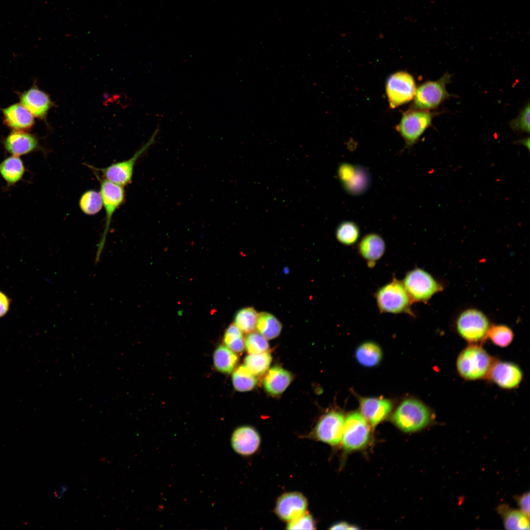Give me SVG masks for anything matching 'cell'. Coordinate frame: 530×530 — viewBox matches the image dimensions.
<instances>
[{"label": "cell", "mask_w": 530, "mask_h": 530, "mask_svg": "<svg viewBox=\"0 0 530 530\" xmlns=\"http://www.w3.org/2000/svg\"><path fill=\"white\" fill-rule=\"evenodd\" d=\"M224 342L225 345L234 352H241L245 347L242 332L235 324H231L226 329Z\"/></svg>", "instance_id": "cell-34"}, {"label": "cell", "mask_w": 530, "mask_h": 530, "mask_svg": "<svg viewBox=\"0 0 530 530\" xmlns=\"http://www.w3.org/2000/svg\"><path fill=\"white\" fill-rule=\"evenodd\" d=\"M338 176L345 191L350 194H361L369 187V173L361 166L343 163L338 167Z\"/></svg>", "instance_id": "cell-13"}, {"label": "cell", "mask_w": 530, "mask_h": 530, "mask_svg": "<svg viewBox=\"0 0 530 530\" xmlns=\"http://www.w3.org/2000/svg\"><path fill=\"white\" fill-rule=\"evenodd\" d=\"M362 415L372 426H375L389 414L392 403L386 399L365 398L360 400Z\"/></svg>", "instance_id": "cell-20"}, {"label": "cell", "mask_w": 530, "mask_h": 530, "mask_svg": "<svg viewBox=\"0 0 530 530\" xmlns=\"http://www.w3.org/2000/svg\"><path fill=\"white\" fill-rule=\"evenodd\" d=\"M272 357L267 351L250 354L244 359V365L255 375H261L268 369Z\"/></svg>", "instance_id": "cell-31"}, {"label": "cell", "mask_w": 530, "mask_h": 530, "mask_svg": "<svg viewBox=\"0 0 530 530\" xmlns=\"http://www.w3.org/2000/svg\"><path fill=\"white\" fill-rule=\"evenodd\" d=\"M494 362L491 356L481 346L471 345L459 354L456 368L464 379L476 380L488 376Z\"/></svg>", "instance_id": "cell-1"}, {"label": "cell", "mask_w": 530, "mask_h": 530, "mask_svg": "<svg viewBox=\"0 0 530 530\" xmlns=\"http://www.w3.org/2000/svg\"><path fill=\"white\" fill-rule=\"evenodd\" d=\"M79 207L85 214L93 215L98 213L103 208L100 192L93 189L84 192L80 197Z\"/></svg>", "instance_id": "cell-29"}, {"label": "cell", "mask_w": 530, "mask_h": 530, "mask_svg": "<svg viewBox=\"0 0 530 530\" xmlns=\"http://www.w3.org/2000/svg\"><path fill=\"white\" fill-rule=\"evenodd\" d=\"M355 357L361 365L367 367H374L378 364L381 359V349L378 345L373 342H365L356 349Z\"/></svg>", "instance_id": "cell-26"}, {"label": "cell", "mask_w": 530, "mask_h": 530, "mask_svg": "<svg viewBox=\"0 0 530 530\" xmlns=\"http://www.w3.org/2000/svg\"><path fill=\"white\" fill-rule=\"evenodd\" d=\"M487 337L496 345L506 347L513 341L514 334L512 330L504 325H496L489 328Z\"/></svg>", "instance_id": "cell-33"}, {"label": "cell", "mask_w": 530, "mask_h": 530, "mask_svg": "<svg viewBox=\"0 0 530 530\" xmlns=\"http://www.w3.org/2000/svg\"><path fill=\"white\" fill-rule=\"evenodd\" d=\"M261 438L258 431L250 426H242L233 433L231 444L234 450L241 455H250L259 449Z\"/></svg>", "instance_id": "cell-16"}, {"label": "cell", "mask_w": 530, "mask_h": 530, "mask_svg": "<svg viewBox=\"0 0 530 530\" xmlns=\"http://www.w3.org/2000/svg\"><path fill=\"white\" fill-rule=\"evenodd\" d=\"M307 502L301 493L293 492L284 494L278 499L275 511L283 520L292 521L306 513Z\"/></svg>", "instance_id": "cell-15"}, {"label": "cell", "mask_w": 530, "mask_h": 530, "mask_svg": "<svg viewBox=\"0 0 530 530\" xmlns=\"http://www.w3.org/2000/svg\"><path fill=\"white\" fill-rule=\"evenodd\" d=\"M213 361L214 366L218 371L229 373L235 369L238 362V357L227 346L220 345L213 352Z\"/></svg>", "instance_id": "cell-25"}, {"label": "cell", "mask_w": 530, "mask_h": 530, "mask_svg": "<svg viewBox=\"0 0 530 530\" xmlns=\"http://www.w3.org/2000/svg\"><path fill=\"white\" fill-rule=\"evenodd\" d=\"M518 505L521 511L525 515L529 517L530 515V494L527 493L518 498L517 500Z\"/></svg>", "instance_id": "cell-38"}, {"label": "cell", "mask_w": 530, "mask_h": 530, "mask_svg": "<svg viewBox=\"0 0 530 530\" xmlns=\"http://www.w3.org/2000/svg\"><path fill=\"white\" fill-rule=\"evenodd\" d=\"M4 123L14 130L26 131L34 123L33 116L21 104H15L2 109Z\"/></svg>", "instance_id": "cell-21"}, {"label": "cell", "mask_w": 530, "mask_h": 530, "mask_svg": "<svg viewBox=\"0 0 530 530\" xmlns=\"http://www.w3.org/2000/svg\"><path fill=\"white\" fill-rule=\"evenodd\" d=\"M258 333L267 340L277 337L280 334L282 325L273 315L267 312L258 314L256 326Z\"/></svg>", "instance_id": "cell-24"}, {"label": "cell", "mask_w": 530, "mask_h": 530, "mask_svg": "<svg viewBox=\"0 0 530 530\" xmlns=\"http://www.w3.org/2000/svg\"><path fill=\"white\" fill-rule=\"evenodd\" d=\"M159 129H156L148 142L128 159L113 163L104 168L87 166L103 174L104 178L117 185L124 186L132 181L134 167L137 159L155 141Z\"/></svg>", "instance_id": "cell-9"}, {"label": "cell", "mask_w": 530, "mask_h": 530, "mask_svg": "<svg viewBox=\"0 0 530 530\" xmlns=\"http://www.w3.org/2000/svg\"><path fill=\"white\" fill-rule=\"evenodd\" d=\"M258 382L255 374L244 365L239 366L232 374V383L236 390L247 392L253 389Z\"/></svg>", "instance_id": "cell-28"}, {"label": "cell", "mask_w": 530, "mask_h": 530, "mask_svg": "<svg viewBox=\"0 0 530 530\" xmlns=\"http://www.w3.org/2000/svg\"><path fill=\"white\" fill-rule=\"evenodd\" d=\"M511 128L515 131L529 133L530 104L528 103L518 116L510 122Z\"/></svg>", "instance_id": "cell-36"}, {"label": "cell", "mask_w": 530, "mask_h": 530, "mask_svg": "<svg viewBox=\"0 0 530 530\" xmlns=\"http://www.w3.org/2000/svg\"><path fill=\"white\" fill-rule=\"evenodd\" d=\"M288 530H314L315 525L311 515L304 513L301 516L289 521L287 525Z\"/></svg>", "instance_id": "cell-37"}, {"label": "cell", "mask_w": 530, "mask_h": 530, "mask_svg": "<svg viewBox=\"0 0 530 530\" xmlns=\"http://www.w3.org/2000/svg\"><path fill=\"white\" fill-rule=\"evenodd\" d=\"M100 191L103 207L106 213V225L102 238L99 243L96 260L99 261L104 247L106 237L108 232L113 215L125 199V191L123 186L117 185L104 178L99 179Z\"/></svg>", "instance_id": "cell-7"}, {"label": "cell", "mask_w": 530, "mask_h": 530, "mask_svg": "<svg viewBox=\"0 0 530 530\" xmlns=\"http://www.w3.org/2000/svg\"><path fill=\"white\" fill-rule=\"evenodd\" d=\"M428 407L418 400L407 399L398 406L392 416L394 423L404 432L417 431L425 427L431 420Z\"/></svg>", "instance_id": "cell-3"}, {"label": "cell", "mask_w": 530, "mask_h": 530, "mask_svg": "<svg viewBox=\"0 0 530 530\" xmlns=\"http://www.w3.org/2000/svg\"><path fill=\"white\" fill-rule=\"evenodd\" d=\"M433 113L428 110H409L402 115L397 130L403 138L406 145L411 146L431 125Z\"/></svg>", "instance_id": "cell-8"}, {"label": "cell", "mask_w": 530, "mask_h": 530, "mask_svg": "<svg viewBox=\"0 0 530 530\" xmlns=\"http://www.w3.org/2000/svg\"><path fill=\"white\" fill-rule=\"evenodd\" d=\"M370 428L362 414L353 412L345 419L342 443L344 448L352 451L364 448L370 439Z\"/></svg>", "instance_id": "cell-10"}, {"label": "cell", "mask_w": 530, "mask_h": 530, "mask_svg": "<svg viewBox=\"0 0 530 530\" xmlns=\"http://www.w3.org/2000/svg\"><path fill=\"white\" fill-rule=\"evenodd\" d=\"M4 146L8 152L20 156L33 152L38 147V140L24 131L13 130L6 137Z\"/></svg>", "instance_id": "cell-19"}, {"label": "cell", "mask_w": 530, "mask_h": 530, "mask_svg": "<svg viewBox=\"0 0 530 530\" xmlns=\"http://www.w3.org/2000/svg\"><path fill=\"white\" fill-rule=\"evenodd\" d=\"M359 254L367 262L369 267H373L384 255L386 244L384 239L376 233L365 235L358 242Z\"/></svg>", "instance_id": "cell-18"}, {"label": "cell", "mask_w": 530, "mask_h": 530, "mask_svg": "<svg viewBox=\"0 0 530 530\" xmlns=\"http://www.w3.org/2000/svg\"><path fill=\"white\" fill-rule=\"evenodd\" d=\"M292 380V376L289 371L274 366L268 371L264 379L263 385L268 394L277 396L286 390Z\"/></svg>", "instance_id": "cell-22"}, {"label": "cell", "mask_w": 530, "mask_h": 530, "mask_svg": "<svg viewBox=\"0 0 530 530\" xmlns=\"http://www.w3.org/2000/svg\"><path fill=\"white\" fill-rule=\"evenodd\" d=\"M258 316V313L253 307L242 308L237 313L235 324L242 332L250 333L256 328Z\"/></svg>", "instance_id": "cell-32"}, {"label": "cell", "mask_w": 530, "mask_h": 530, "mask_svg": "<svg viewBox=\"0 0 530 530\" xmlns=\"http://www.w3.org/2000/svg\"><path fill=\"white\" fill-rule=\"evenodd\" d=\"M451 76L445 74L436 81H427L416 89L413 106L415 109L427 110L433 109L447 99L450 95L446 89Z\"/></svg>", "instance_id": "cell-6"}, {"label": "cell", "mask_w": 530, "mask_h": 530, "mask_svg": "<svg viewBox=\"0 0 530 530\" xmlns=\"http://www.w3.org/2000/svg\"><path fill=\"white\" fill-rule=\"evenodd\" d=\"M375 298L381 313H405L414 316L411 309L412 302L409 295L402 282L395 278L378 289Z\"/></svg>", "instance_id": "cell-2"}, {"label": "cell", "mask_w": 530, "mask_h": 530, "mask_svg": "<svg viewBox=\"0 0 530 530\" xmlns=\"http://www.w3.org/2000/svg\"><path fill=\"white\" fill-rule=\"evenodd\" d=\"M345 419L338 411H332L324 415L315 428L317 439L332 446L340 444L342 440Z\"/></svg>", "instance_id": "cell-12"}, {"label": "cell", "mask_w": 530, "mask_h": 530, "mask_svg": "<svg viewBox=\"0 0 530 530\" xmlns=\"http://www.w3.org/2000/svg\"><path fill=\"white\" fill-rule=\"evenodd\" d=\"M412 302H425L443 290L442 286L424 270L415 268L401 281Z\"/></svg>", "instance_id": "cell-4"}, {"label": "cell", "mask_w": 530, "mask_h": 530, "mask_svg": "<svg viewBox=\"0 0 530 530\" xmlns=\"http://www.w3.org/2000/svg\"><path fill=\"white\" fill-rule=\"evenodd\" d=\"M499 511L502 516L504 527L507 530H528L530 529L529 517L521 511L509 508L506 506H500Z\"/></svg>", "instance_id": "cell-27"}, {"label": "cell", "mask_w": 530, "mask_h": 530, "mask_svg": "<svg viewBox=\"0 0 530 530\" xmlns=\"http://www.w3.org/2000/svg\"><path fill=\"white\" fill-rule=\"evenodd\" d=\"M25 168L24 163L18 156L6 158L0 163V174L8 185H13L23 177Z\"/></svg>", "instance_id": "cell-23"}, {"label": "cell", "mask_w": 530, "mask_h": 530, "mask_svg": "<svg viewBox=\"0 0 530 530\" xmlns=\"http://www.w3.org/2000/svg\"><path fill=\"white\" fill-rule=\"evenodd\" d=\"M456 327L460 336L470 343H477L487 337L490 327L487 317L481 311L470 309L458 317Z\"/></svg>", "instance_id": "cell-5"}, {"label": "cell", "mask_w": 530, "mask_h": 530, "mask_svg": "<svg viewBox=\"0 0 530 530\" xmlns=\"http://www.w3.org/2000/svg\"><path fill=\"white\" fill-rule=\"evenodd\" d=\"M360 235L358 225L352 221H344L341 223L336 231L337 240L342 244L350 246L356 243Z\"/></svg>", "instance_id": "cell-30"}, {"label": "cell", "mask_w": 530, "mask_h": 530, "mask_svg": "<svg viewBox=\"0 0 530 530\" xmlns=\"http://www.w3.org/2000/svg\"><path fill=\"white\" fill-rule=\"evenodd\" d=\"M10 302L7 296L0 292V318L6 314L9 309Z\"/></svg>", "instance_id": "cell-39"}, {"label": "cell", "mask_w": 530, "mask_h": 530, "mask_svg": "<svg viewBox=\"0 0 530 530\" xmlns=\"http://www.w3.org/2000/svg\"><path fill=\"white\" fill-rule=\"evenodd\" d=\"M358 528L346 522H340L334 524L330 530H355Z\"/></svg>", "instance_id": "cell-40"}, {"label": "cell", "mask_w": 530, "mask_h": 530, "mask_svg": "<svg viewBox=\"0 0 530 530\" xmlns=\"http://www.w3.org/2000/svg\"><path fill=\"white\" fill-rule=\"evenodd\" d=\"M20 99L21 104L38 118H45L52 106L49 96L35 86L21 94Z\"/></svg>", "instance_id": "cell-17"}, {"label": "cell", "mask_w": 530, "mask_h": 530, "mask_svg": "<svg viewBox=\"0 0 530 530\" xmlns=\"http://www.w3.org/2000/svg\"><path fill=\"white\" fill-rule=\"evenodd\" d=\"M390 106L396 108L411 101L416 90L414 80L407 73L399 72L390 76L386 83Z\"/></svg>", "instance_id": "cell-11"}, {"label": "cell", "mask_w": 530, "mask_h": 530, "mask_svg": "<svg viewBox=\"0 0 530 530\" xmlns=\"http://www.w3.org/2000/svg\"><path fill=\"white\" fill-rule=\"evenodd\" d=\"M500 387L504 389L515 388L521 382L523 372L516 364L507 361L494 362L488 375Z\"/></svg>", "instance_id": "cell-14"}, {"label": "cell", "mask_w": 530, "mask_h": 530, "mask_svg": "<svg viewBox=\"0 0 530 530\" xmlns=\"http://www.w3.org/2000/svg\"><path fill=\"white\" fill-rule=\"evenodd\" d=\"M245 347L249 354H257L267 351L269 344L259 333H249L244 340Z\"/></svg>", "instance_id": "cell-35"}]
</instances>
